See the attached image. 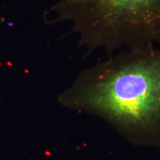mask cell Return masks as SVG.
Here are the masks:
<instances>
[{
    "instance_id": "6da1fadb",
    "label": "cell",
    "mask_w": 160,
    "mask_h": 160,
    "mask_svg": "<svg viewBox=\"0 0 160 160\" xmlns=\"http://www.w3.org/2000/svg\"><path fill=\"white\" fill-rule=\"evenodd\" d=\"M59 100L123 131L160 134V46L126 50L85 68Z\"/></svg>"
},
{
    "instance_id": "7a4b0ae2",
    "label": "cell",
    "mask_w": 160,
    "mask_h": 160,
    "mask_svg": "<svg viewBox=\"0 0 160 160\" xmlns=\"http://www.w3.org/2000/svg\"><path fill=\"white\" fill-rule=\"evenodd\" d=\"M45 16L68 22L88 54L160 45V0H59Z\"/></svg>"
},
{
    "instance_id": "3957f363",
    "label": "cell",
    "mask_w": 160,
    "mask_h": 160,
    "mask_svg": "<svg viewBox=\"0 0 160 160\" xmlns=\"http://www.w3.org/2000/svg\"><path fill=\"white\" fill-rule=\"evenodd\" d=\"M159 46H160V45H159Z\"/></svg>"
}]
</instances>
